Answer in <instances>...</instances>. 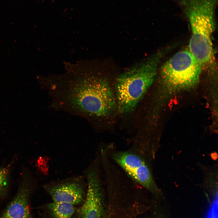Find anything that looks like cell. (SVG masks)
<instances>
[{"label":"cell","instance_id":"obj_1","mask_svg":"<svg viewBox=\"0 0 218 218\" xmlns=\"http://www.w3.org/2000/svg\"><path fill=\"white\" fill-rule=\"evenodd\" d=\"M74 79L57 86L56 98L61 106L84 117H104L115 110L117 102L106 80L94 75Z\"/></svg>","mask_w":218,"mask_h":218},{"label":"cell","instance_id":"obj_2","mask_svg":"<svg viewBox=\"0 0 218 218\" xmlns=\"http://www.w3.org/2000/svg\"><path fill=\"white\" fill-rule=\"evenodd\" d=\"M162 53L157 52L135 64L117 78L115 88L120 112H133L153 83Z\"/></svg>","mask_w":218,"mask_h":218},{"label":"cell","instance_id":"obj_3","mask_svg":"<svg viewBox=\"0 0 218 218\" xmlns=\"http://www.w3.org/2000/svg\"><path fill=\"white\" fill-rule=\"evenodd\" d=\"M202 68L189 50L175 54L161 66L162 82L168 88L185 89L193 87L199 82Z\"/></svg>","mask_w":218,"mask_h":218},{"label":"cell","instance_id":"obj_4","mask_svg":"<svg viewBox=\"0 0 218 218\" xmlns=\"http://www.w3.org/2000/svg\"><path fill=\"white\" fill-rule=\"evenodd\" d=\"M107 152L130 179L155 195L159 190L153 178L147 158L132 150H108Z\"/></svg>","mask_w":218,"mask_h":218},{"label":"cell","instance_id":"obj_5","mask_svg":"<svg viewBox=\"0 0 218 218\" xmlns=\"http://www.w3.org/2000/svg\"><path fill=\"white\" fill-rule=\"evenodd\" d=\"M97 161L86 170L87 190L84 201L79 209L78 218H104V192Z\"/></svg>","mask_w":218,"mask_h":218},{"label":"cell","instance_id":"obj_6","mask_svg":"<svg viewBox=\"0 0 218 218\" xmlns=\"http://www.w3.org/2000/svg\"><path fill=\"white\" fill-rule=\"evenodd\" d=\"M85 184L83 177L77 176L51 182L43 186L54 201L76 205L84 200Z\"/></svg>","mask_w":218,"mask_h":218},{"label":"cell","instance_id":"obj_7","mask_svg":"<svg viewBox=\"0 0 218 218\" xmlns=\"http://www.w3.org/2000/svg\"><path fill=\"white\" fill-rule=\"evenodd\" d=\"M32 184L29 177H23L18 192L0 215V218H32L30 200Z\"/></svg>","mask_w":218,"mask_h":218},{"label":"cell","instance_id":"obj_8","mask_svg":"<svg viewBox=\"0 0 218 218\" xmlns=\"http://www.w3.org/2000/svg\"><path fill=\"white\" fill-rule=\"evenodd\" d=\"M48 207L53 218H71L75 211L73 205L64 202L54 201Z\"/></svg>","mask_w":218,"mask_h":218},{"label":"cell","instance_id":"obj_9","mask_svg":"<svg viewBox=\"0 0 218 218\" xmlns=\"http://www.w3.org/2000/svg\"><path fill=\"white\" fill-rule=\"evenodd\" d=\"M9 170L7 167H0V199L5 197L8 184Z\"/></svg>","mask_w":218,"mask_h":218},{"label":"cell","instance_id":"obj_10","mask_svg":"<svg viewBox=\"0 0 218 218\" xmlns=\"http://www.w3.org/2000/svg\"><path fill=\"white\" fill-rule=\"evenodd\" d=\"M206 218H218L217 201L213 202Z\"/></svg>","mask_w":218,"mask_h":218},{"label":"cell","instance_id":"obj_11","mask_svg":"<svg viewBox=\"0 0 218 218\" xmlns=\"http://www.w3.org/2000/svg\"><path fill=\"white\" fill-rule=\"evenodd\" d=\"M211 18H204V19H190L189 20V21L191 20H194V19H211Z\"/></svg>","mask_w":218,"mask_h":218}]
</instances>
